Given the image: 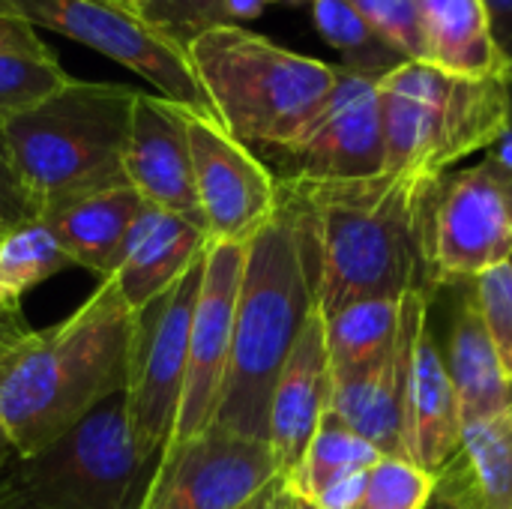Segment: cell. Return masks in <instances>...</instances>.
<instances>
[{"label": "cell", "instance_id": "5b68a950", "mask_svg": "<svg viewBox=\"0 0 512 509\" xmlns=\"http://www.w3.org/2000/svg\"><path fill=\"white\" fill-rule=\"evenodd\" d=\"M138 90L69 78L39 105L0 123V141L39 216L69 198L123 186V153Z\"/></svg>", "mask_w": 512, "mask_h": 509}, {"label": "cell", "instance_id": "9a60e30c", "mask_svg": "<svg viewBox=\"0 0 512 509\" xmlns=\"http://www.w3.org/2000/svg\"><path fill=\"white\" fill-rule=\"evenodd\" d=\"M435 297L423 291H411L402 297V324L393 348L363 372L333 378L330 411L354 429L363 441H369L381 456L405 459V387L411 369V351L423 321L432 312Z\"/></svg>", "mask_w": 512, "mask_h": 509}, {"label": "cell", "instance_id": "bcb514c9", "mask_svg": "<svg viewBox=\"0 0 512 509\" xmlns=\"http://www.w3.org/2000/svg\"><path fill=\"white\" fill-rule=\"evenodd\" d=\"M0 306H3V303H0Z\"/></svg>", "mask_w": 512, "mask_h": 509}, {"label": "cell", "instance_id": "603a6c76", "mask_svg": "<svg viewBox=\"0 0 512 509\" xmlns=\"http://www.w3.org/2000/svg\"><path fill=\"white\" fill-rule=\"evenodd\" d=\"M426 63L459 75H507L483 0H417Z\"/></svg>", "mask_w": 512, "mask_h": 509}, {"label": "cell", "instance_id": "cb8c5ba5", "mask_svg": "<svg viewBox=\"0 0 512 509\" xmlns=\"http://www.w3.org/2000/svg\"><path fill=\"white\" fill-rule=\"evenodd\" d=\"M402 324V297L357 300L324 318L333 378H345L378 363L396 342Z\"/></svg>", "mask_w": 512, "mask_h": 509}, {"label": "cell", "instance_id": "8fae6325", "mask_svg": "<svg viewBox=\"0 0 512 509\" xmlns=\"http://www.w3.org/2000/svg\"><path fill=\"white\" fill-rule=\"evenodd\" d=\"M381 78L336 66V84L306 129L270 150L279 180H363L387 165Z\"/></svg>", "mask_w": 512, "mask_h": 509}, {"label": "cell", "instance_id": "ba28073f", "mask_svg": "<svg viewBox=\"0 0 512 509\" xmlns=\"http://www.w3.org/2000/svg\"><path fill=\"white\" fill-rule=\"evenodd\" d=\"M201 273L204 255L168 291H162L156 300L135 312L129 378L123 399L135 447L153 465L165 453L177 426L189 363V330L198 303Z\"/></svg>", "mask_w": 512, "mask_h": 509}, {"label": "cell", "instance_id": "1f68e13d", "mask_svg": "<svg viewBox=\"0 0 512 509\" xmlns=\"http://www.w3.org/2000/svg\"><path fill=\"white\" fill-rule=\"evenodd\" d=\"M138 18L183 51L201 30L225 24V0H147Z\"/></svg>", "mask_w": 512, "mask_h": 509}, {"label": "cell", "instance_id": "74e56055", "mask_svg": "<svg viewBox=\"0 0 512 509\" xmlns=\"http://www.w3.org/2000/svg\"><path fill=\"white\" fill-rule=\"evenodd\" d=\"M489 156L504 162L507 168H512V69H510V120H507V129L501 132V138L489 147Z\"/></svg>", "mask_w": 512, "mask_h": 509}, {"label": "cell", "instance_id": "7a4b0ae2", "mask_svg": "<svg viewBox=\"0 0 512 509\" xmlns=\"http://www.w3.org/2000/svg\"><path fill=\"white\" fill-rule=\"evenodd\" d=\"M135 312L111 279L63 321L27 330L0 354V423L30 456L126 390Z\"/></svg>", "mask_w": 512, "mask_h": 509}, {"label": "cell", "instance_id": "ee69618b", "mask_svg": "<svg viewBox=\"0 0 512 509\" xmlns=\"http://www.w3.org/2000/svg\"><path fill=\"white\" fill-rule=\"evenodd\" d=\"M429 509H453L447 501H441V498H435L432 504H429Z\"/></svg>", "mask_w": 512, "mask_h": 509}, {"label": "cell", "instance_id": "7c38bea8", "mask_svg": "<svg viewBox=\"0 0 512 509\" xmlns=\"http://www.w3.org/2000/svg\"><path fill=\"white\" fill-rule=\"evenodd\" d=\"M276 483L282 471L267 441L210 426L159 456L141 509H243Z\"/></svg>", "mask_w": 512, "mask_h": 509}, {"label": "cell", "instance_id": "2e32d148", "mask_svg": "<svg viewBox=\"0 0 512 509\" xmlns=\"http://www.w3.org/2000/svg\"><path fill=\"white\" fill-rule=\"evenodd\" d=\"M123 171L126 183L144 198V204L177 213L204 228L183 105H174L159 93L138 90L129 120Z\"/></svg>", "mask_w": 512, "mask_h": 509}, {"label": "cell", "instance_id": "d6a6232c", "mask_svg": "<svg viewBox=\"0 0 512 509\" xmlns=\"http://www.w3.org/2000/svg\"><path fill=\"white\" fill-rule=\"evenodd\" d=\"M39 219V207L33 201V195L27 192V186L21 183L3 141H0V237Z\"/></svg>", "mask_w": 512, "mask_h": 509}, {"label": "cell", "instance_id": "e575fe53", "mask_svg": "<svg viewBox=\"0 0 512 509\" xmlns=\"http://www.w3.org/2000/svg\"><path fill=\"white\" fill-rule=\"evenodd\" d=\"M366 477H369V471L345 477V480L327 486L312 504L321 509H357L360 501H363V495H366Z\"/></svg>", "mask_w": 512, "mask_h": 509}, {"label": "cell", "instance_id": "8992f818", "mask_svg": "<svg viewBox=\"0 0 512 509\" xmlns=\"http://www.w3.org/2000/svg\"><path fill=\"white\" fill-rule=\"evenodd\" d=\"M384 171L447 174L450 165L489 150L510 120L507 75H459L405 60L381 81Z\"/></svg>", "mask_w": 512, "mask_h": 509}, {"label": "cell", "instance_id": "5bb4252c", "mask_svg": "<svg viewBox=\"0 0 512 509\" xmlns=\"http://www.w3.org/2000/svg\"><path fill=\"white\" fill-rule=\"evenodd\" d=\"M243 264H246V243H207L198 303L189 330V363H186L180 414L165 450L195 441L216 420V408L222 399L228 360H231V336H234V312L243 282Z\"/></svg>", "mask_w": 512, "mask_h": 509}, {"label": "cell", "instance_id": "277c9868", "mask_svg": "<svg viewBox=\"0 0 512 509\" xmlns=\"http://www.w3.org/2000/svg\"><path fill=\"white\" fill-rule=\"evenodd\" d=\"M213 117L246 147L291 144L336 84V66L288 51L240 24H213L183 45Z\"/></svg>", "mask_w": 512, "mask_h": 509}, {"label": "cell", "instance_id": "6da1fadb", "mask_svg": "<svg viewBox=\"0 0 512 509\" xmlns=\"http://www.w3.org/2000/svg\"><path fill=\"white\" fill-rule=\"evenodd\" d=\"M441 177L381 171L363 180H285L312 219L324 318L372 297H438L432 207Z\"/></svg>", "mask_w": 512, "mask_h": 509}, {"label": "cell", "instance_id": "9c48e42d", "mask_svg": "<svg viewBox=\"0 0 512 509\" xmlns=\"http://www.w3.org/2000/svg\"><path fill=\"white\" fill-rule=\"evenodd\" d=\"M0 12L99 51L174 105L213 114L186 54L114 0H0Z\"/></svg>", "mask_w": 512, "mask_h": 509}, {"label": "cell", "instance_id": "30bf717a", "mask_svg": "<svg viewBox=\"0 0 512 509\" xmlns=\"http://www.w3.org/2000/svg\"><path fill=\"white\" fill-rule=\"evenodd\" d=\"M512 258V168L483 162L444 174L432 207L438 285L471 282Z\"/></svg>", "mask_w": 512, "mask_h": 509}, {"label": "cell", "instance_id": "836d02e7", "mask_svg": "<svg viewBox=\"0 0 512 509\" xmlns=\"http://www.w3.org/2000/svg\"><path fill=\"white\" fill-rule=\"evenodd\" d=\"M0 51H21V54H51V48L39 39L36 27L21 18L0 12Z\"/></svg>", "mask_w": 512, "mask_h": 509}, {"label": "cell", "instance_id": "d6986e66", "mask_svg": "<svg viewBox=\"0 0 512 509\" xmlns=\"http://www.w3.org/2000/svg\"><path fill=\"white\" fill-rule=\"evenodd\" d=\"M207 231L177 213L144 204L138 213L120 264L111 276L123 303L138 312L168 291L207 249Z\"/></svg>", "mask_w": 512, "mask_h": 509}, {"label": "cell", "instance_id": "b9f144b4", "mask_svg": "<svg viewBox=\"0 0 512 509\" xmlns=\"http://www.w3.org/2000/svg\"><path fill=\"white\" fill-rule=\"evenodd\" d=\"M288 509H321V507H315L312 501H306V498H297V495H291V492H288Z\"/></svg>", "mask_w": 512, "mask_h": 509}, {"label": "cell", "instance_id": "4dcf8cb0", "mask_svg": "<svg viewBox=\"0 0 512 509\" xmlns=\"http://www.w3.org/2000/svg\"><path fill=\"white\" fill-rule=\"evenodd\" d=\"M483 324L492 336L504 375L512 384V264H501L477 279H471Z\"/></svg>", "mask_w": 512, "mask_h": 509}, {"label": "cell", "instance_id": "f35d334b", "mask_svg": "<svg viewBox=\"0 0 512 509\" xmlns=\"http://www.w3.org/2000/svg\"><path fill=\"white\" fill-rule=\"evenodd\" d=\"M15 459H18V453H15V447H12V441H9V435H6V429H3V423H0V477H3V471H6Z\"/></svg>", "mask_w": 512, "mask_h": 509}, {"label": "cell", "instance_id": "e0dca14e", "mask_svg": "<svg viewBox=\"0 0 512 509\" xmlns=\"http://www.w3.org/2000/svg\"><path fill=\"white\" fill-rule=\"evenodd\" d=\"M333 372L324 336V315L315 309L300 330L270 396L267 414V444L279 462L282 480H288L309 441L315 438L324 414L330 411Z\"/></svg>", "mask_w": 512, "mask_h": 509}, {"label": "cell", "instance_id": "ffe728a7", "mask_svg": "<svg viewBox=\"0 0 512 509\" xmlns=\"http://www.w3.org/2000/svg\"><path fill=\"white\" fill-rule=\"evenodd\" d=\"M141 210L144 198L129 183H123L60 201L39 219L54 231L75 267H84L96 273L99 282H105L114 276L126 237Z\"/></svg>", "mask_w": 512, "mask_h": 509}, {"label": "cell", "instance_id": "83f0119b", "mask_svg": "<svg viewBox=\"0 0 512 509\" xmlns=\"http://www.w3.org/2000/svg\"><path fill=\"white\" fill-rule=\"evenodd\" d=\"M69 75L51 54L0 51V123L57 93Z\"/></svg>", "mask_w": 512, "mask_h": 509}, {"label": "cell", "instance_id": "4fadbf2b", "mask_svg": "<svg viewBox=\"0 0 512 509\" xmlns=\"http://www.w3.org/2000/svg\"><path fill=\"white\" fill-rule=\"evenodd\" d=\"M201 222L210 243H249L279 204V180L213 114L183 108Z\"/></svg>", "mask_w": 512, "mask_h": 509}, {"label": "cell", "instance_id": "d4e9b609", "mask_svg": "<svg viewBox=\"0 0 512 509\" xmlns=\"http://www.w3.org/2000/svg\"><path fill=\"white\" fill-rule=\"evenodd\" d=\"M378 459L381 453L369 441H363L333 411H327L297 471L285 480V489L297 498L315 501L327 486L369 471Z\"/></svg>", "mask_w": 512, "mask_h": 509}, {"label": "cell", "instance_id": "3957f363", "mask_svg": "<svg viewBox=\"0 0 512 509\" xmlns=\"http://www.w3.org/2000/svg\"><path fill=\"white\" fill-rule=\"evenodd\" d=\"M318 309V255L300 192L279 180V204L246 243L243 282L234 312L231 360L216 408V429L267 441L276 378Z\"/></svg>", "mask_w": 512, "mask_h": 509}, {"label": "cell", "instance_id": "7bdbcfd3", "mask_svg": "<svg viewBox=\"0 0 512 509\" xmlns=\"http://www.w3.org/2000/svg\"><path fill=\"white\" fill-rule=\"evenodd\" d=\"M114 3H120V6H126V9H132V12H138V15H141V9L147 6V0H114Z\"/></svg>", "mask_w": 512, "mask_h": 509}, {"label": "cell", "instance_id": "f1b7e54d", "mask_svg": "<svg viewBox=\"0 0 512 509\" xmlns=\"http://www.w3.org/2000/svg\"><path fill=\"white\" fill-rule=\"evenodd\" d=\"M438 480L408 459L381 456L366 477V495L357 509H429Z\"/></svg>", "mask_w": 512, "mask_h": 509}, {"label": "cell", "instance_id": "f546056e", "mask_svg": "<svg viewBox=\"0 0 512 509\" xmlns=\"http://www.w3.org/2000/svg\"><path fill=\"white\" fill-rule=\"evenodd\" d=\"M366 24L387 39L405 60L426 63V39L417 0H348Z\"/></svg>", "mask_w": 512, "mask_h": 509}, {"label": "cell", "instance_id": "8d00e7d4", "mask_svg": "<svg viewBox=\"0 0 512 509\" xmlns=\"http://www.w3.org/2000/svg\"><path fill=\"white\" fill-rule=\"evenodd\" d=\"M276 3H288V6H303L312 0H225V24H240V21H252L258 18L267 6H276Z\"/></svg>", "mask_w": 512, "mask_h": 509}, {"label": "cell", "instance_id": "d590c367", "mask_svg": "<svg viewBox=\"0 0 512 509\" xmlns=\"http://www.w3.org/2000/svg\"><path fill=\"white\" fill-rule=\"evenodd\" d=\"M492 24V36L498 51L504 54L507 66L512 69V0H483Z\"/></svg>", "mask_w": 512, "mask_h": 509}, {"label": "cell", "instance_id": "4316f807", "mask_svg": "<svg viewBox=\"0 0 512 509\" xmlns=\"http://www.w3.org/2000/svg\"><path fill=\"white\" fill-rule=\"evenodd\" d=\"M312 21L324 42L342 54L345 69L384 78L405 63V57L381 39L348 0H312Z\"/></svg>", "mask_w": 512, "mask_h": 509}, {"label": "cell", "instance_id": "44dd1931", "mask_svg": "<svg viewBox=\"0 0 512 509\" xmlns=\"http://www.w3.org/2000/svg\"><path fill=\"white\" fill-rule=\"evenodd\" d=\"M435 480V498L453 509H512V402L462 429L456 456Z\"/></svg>", "mask_w": 512, "mask_h": 509}, {"label": "cell", "instance_id": "7402d4cb", "mask_svg": "<svg viewBox=\"0 0 512 509\" xmlns=\"http://www.w3.org/2000/svg\"><path fill=\"white\" fill-rule=\"evenodd\" d=\"M456 306L447 330L444 360L447 372L459 399L462 423H474L483 417L498 414L512 402V384L504 375V366L498 360V351L492 345V336L483 324L477 297L471 282L456 285Z\"/></svg>", "mask_w": 512, "mask_h": 509}, {"label": "cell", "instance_id": "60d3db41", "mask_svg": "<svg viewBox=\"0 0 512 509\" xmlns=\"http://www.w3.org/2000/svg\"><path fill=\"white\" fill-rule=\"evenodd\" d=\"M282 483H285V480H282ZM282 483H276V486H273V489H267V492H264V495H261V498H255V501H252V504H246V507H243V509H267V504H270V498H273V495H276V489H279V486H282Z\"/></svg>", "mask_w": 512, "mask_h": 509}, {"label": "cell", "instance_id": "ab89813d", "mask_svg": "<svg viewBox=\"0 0 512 509\" xmlns=\"http://www.w3.org/2000/svg\"><path fill=\"white\" fill-rule=\"evenodd\" d=\"M267 509H288V489H285V483H282V486L276 489V495L270 498Z\"/></svg>", "mask_w": 512, "mask_h": 509}, {"label": "cell", "instance_id": "484cf974", "mask_svg": "<svg viewBox=\"0 0 512 509\" xmlns=\"http://www.w3.org/2000/svg\"><path fill=\"white\" fill-rule=\"evenodd\" d=\"M75 267L54 231L33 219L0 237V303L21 306V297L39 282Z\"/></svg>", "mask_w": 512, "mask_h": 509}, {"label": "cell", "instance_id": "f6af8a7d", "mask_svg": "<svg viewBox=\"0 0 512 509\" xmlns=\"http://www.w3.org/2000/svg\"><path fill=\"white\" fill-rule=\"evenodd\" d=\"M510 264H512V258H510Z\"/></svg>", "mask_w": 512, "mask_h": 509}, {"label": "cell", "instance_id": "ac0fdd59", "mask_svg": "<svg viewBox=\"0 0 512 509\" xmlns=\"http://www.w3.org/2000/svg\"><path fill=\"white\" fill-rule=\"evenodd\" d=\"M462 429L465 423L459 414V399L429 312L411 351V369L405 387V426H402L405 459L438 477L456 456Z\"/></svg>", "mask_w": 512, "mask_h": 509}, {"label": "cell", "instance_id": "52a82bcc", "mask_svg": "<svg viewBox=\"0 0 512 509\" xmlns=\"http://www.w3.org/2000/svg\"><path fill=\"white\" fill-rule=\"evenodd\" d=\"M153 468L117 393L54 444L18 456L0 477V509H141Z\"/></svg>", "mask_w": 512, "mask_h": 509}]
</instances>
